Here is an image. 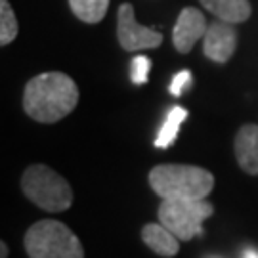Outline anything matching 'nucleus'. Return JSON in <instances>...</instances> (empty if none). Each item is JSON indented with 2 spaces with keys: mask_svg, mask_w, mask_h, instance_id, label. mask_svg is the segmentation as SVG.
Masks as SVG:
<instances>
[{
  "mask_svg": "<svg viewBox=\"0 0 258 258\" xmlns=\"http://www.w3.org/2000/svg\"><path fill=\"white\" fill-rule=\"evenodd\" d=\"M79 103V86L69 75L48 71L33 77L23 90V109L42 124L65 119Z\"/></svg>",
  "mask_w": 258,
  "mask_h": 258,
  "instance_id": "1",
  "label": "nucleus"
},
{
  "mask_svg": "<svg viewBox=\"0 0 258 258\" xmlns=\"http://www.w3.org/2000/svg\"><path fill=\"white\" fill-rule=\"evenodd\" d=\"M149 185L161 199H207L214 176L195 165H157L149 172Z\"/></svg>",
  "mask_w": 258,
  "mask_h": 258,
  "instance_id": "2",
  "label": "nucleus"
},
{
  "mask_svg": "<svg viewBox=\"0 0 258 258\" xmlns=\"http://www.w3.org/2000/svg\"><path fill=\"white\" fill-rule=\"evenodd\" d=\"M21 191L48 212H63L73 205V189L63 176L46 165H31L21 176Z\"/></svg>",
  "mask_w": 258,
  "mask_h": 258,
  "instance_id": "3",
  "label": "nucleus"
},
{
  "mask_svg": "<svg viewBox=\"0 0 258 258\" xmlns=\"http://www.w3.org/2000/svg\"><path fill=\"white\" fill-rule=\"evenodd\" d=\"M29 258H84L79 237L57 220H38L23 239Z\"/></svg>",
  "mask_w": 258,
  "mask_h": 258,
  "instance_id": "4",
  "label": "nucleus"
},
{
  "mask_svg": "<svg viewBox=\"0 0 258 258\" xmlns=\"http://www.w3.org/2000/svg\"><path fill=\"white\" fill-rule=\"evenodd\" d=\"M159 222L180 241H191L203 233V222L214 214L207 199H161Z\"/></svg>",
  "mask_w": 258,
  "mask_h": 258,
  "instance_id": "5",
  "label": "nucleus"
},
{
  "mask_svg": "<svg viewBox=\"0 0 258 258\" xmlns=\"http://www.w3.org/2000/svg\"><path fill=\"white\" fill-rule=\"evenodd\" d=\"M117 37L120 46L126 52H138V50H151L163 44V35L153 29L140 25L134 18L132 4L124 2L119 6V19H117Z\"/></svg>",
  "mask_w": 258,
  "mask_h": 258,
  "instance_id": "6",
  "label": "nucleus"
},
{
  "mask_svg": "<svg viewBox=\"0 0 258 258\" xmlns=\"http://www.w3.org/2000/svg\"><path fill=\"white\" fill-rule=\"evenodd\" d=\"M237 48V31L228 21H212L203 37V54L214 63H228Z\"/></svg>",
  "mask_w": 258,
  "mask_h": 258,
  "instance_id": "7",
  "label": "nucleus"
},
{
  "mask_svg": "<svg viewBox=\"0 0 258 258\" xmlns=\"http://www.w3.org/2000/svg\"><path fill=\"white\" fill-rule=\"evenodd\" d=\"M205 33H207V21H205L201 10L187 6L180 12L174 31H172L174 48L180 54H187L194 50L195 42L205 37Z\"/></svg>",
  "mask_w": 258,
  "mask_h": 258,
  "instance_id": "8",
  "label": "nucleus"
},
{
  "mask_svg": "<svg viewBox=\"0 0 258 258\" xmlns=\"http://www.w3.org/2000/svg\"><path fill=\"white\" fill-rule=\"evenodd\" d=\"M235 159L247 174L258 176V126L245 124L235 134Z\"/></svg>",
  "mask_w": 258,
  "mask_h": 258,
  "instance_id": "9",
  "label": "nucleus"
},
{
  "mask_svg": "<svg viewBox=\"0 0 258 258\" xmlns=\"http://www.w3.org/2000/svg\"><path fill=\"white\" fill-rule=\"evenodd\" d=\"M142 241L163 258L176 256L180 250V239L163 224H146L142 228Z\"/></svg>",
  "mask_w": 258,
  "mask_h": 258,
  "instance_id": "10",
  "label": "nucleus"
},
{
  "mask_svg": "<svg viewBox=\"0 0 258 258\" xmlns=\"http://www.w3.org/2000/svg\"><path fill=\"white\" fill-rule=\"evenodd\" d=\"M201 4L218 19L228 23L247 21L252 14L249 0H201Z\"/></svg>",
  "mask_w": 258,
  "mask_h": 258,
  "instance_id": "11",
  "label": "nucleus"
},
{
  "mask_svg": "<svg viewBox=\"0 0 258 258\" xmlns=\"http://www.w3.org/2000/svg\"><path fill=\"white\" fill-rule=\"evenodd\" d=\"M187 119V111L184 107H172L166 115L165 124L161 126L159 134L155 138V148H168L176 138H178V132H180V126L182 122Z\"/></svg>",
  "mask_w": 258,
  "mask_h": 258,
  "instance_id": "12",
  "label": "nucleus"
},
{
  "mask_svg": "<svg viewBox=\"0 0 258 258\" xmlns=\"http://www.w3.org/2000/svg\"><path fill=\"white\" fill-rule=\"evenodd\" d=\"M69 6L84 23H100L109 10V0H69Z\"/></svg>",
  "mask_w": 258,
  "mask_h": 258,
  "instance_id": "13",
  "label": "nucleus"
},
{
  "mask_svg": "<svg viewBox=\"0 0 258 258\" xmlns=\"http://www.w3.org/2000/svg\"><path fill=\"white\" fill-rule=\"evenodd\" d=\"M18 19L10 6L8 0H0V44L8 46L14 38L18 37Z\"/></svg>",
  "mask_w": 258,
  "mask_h": 258,
  "instance_id": "14",
  "label": "nucleus"
},
{
  "mask_svg": "<svg viewBox=\"0 0 258 258\" xmlns=\"http://www.w3.org/2000/svg\"><path fill=\"white\" fill-rule=\"evenodd\" d=\"M151 69V61L146 55H136L130 63V79L134 84H144L148 83V75Z\"/></svg>",
  "mask_w": 258,
  "mask_h": 258,
  "instance_id": "15",
  "label": "nucleus"
},
{
  "mask_svg": "<svg viewBox=\"0 0 258 258\" xmlns=\"http://www.w3.org/2000/svg\"><path fill=\"white\" fill-rule=\"evenodd\" d=\"M191 83H194V77H191V71H187V69H184V71H180V73L174 75V79H172V83H170V94L172 96H182V94L191 86Z\"/></svg>",
  "mask_w": 258,
  "mask_h": 258,
  "instance_id": "16",
  "label": "nucleus"
},
{
  "mask_svg": "<svg viewBox=\"0 0 258 258\" xmlns=\"http://www.w3.org/2000/svg\"><path fill=\"white\" fill-rule=\"evenodd\" d=\"M0 258H8V247H6L4 241L0 243Z\"/></svg>",
  "mask_w": 258,
  "mask_h": 258,
  "instance_id": "17",
  "label": "nucleus"
},
{
  "mask_svg": "<svg viewBox=\"0 0 258 258\" xmlns=\"http://www.w3.org/2000/svg\"><path fill=\"white\" fill-rule=\"evenodd\" d=\"M245 258H258V252L256 250H252V249L245 250Z\"/></svg>",
  "mask_w": 258,
  "mask_h": 258,
  "instance_id": "18",
  "label": "nucleus"
},
{
  "mask_svg": "<svg viewBox=\"0 0 258 258\" xmlns=\"http://www.w3.org/2000/svg\"><path fill=\"white\" fill-rule=\"evenodd\" d=\"M207 258H220V256H207Z\"/></svg>",
  "mask_w": 258,
  "mask_h": 258,
  "instance_id": "19",
  "label": "nucleus"
}]
</instances>
